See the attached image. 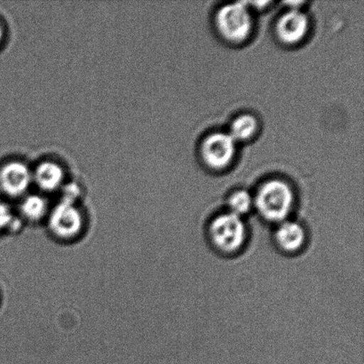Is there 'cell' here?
I'll use <instances>...</instances> for the list:
<instances>
[{
	"instance_id": "7",
	"label": "cell",
	"mask_w": 364,
	"mask_h": 364,
	"mask_svg": "<svg viewBox=\"0 0 364 364\" xmlns=\"http://www.w3.org/2000/svg\"><path fill=\"white\" fill-rule=\"evenodd\" d=\"M309 30V20L299 9H291L280 17L277 24V34L281 41L296 44L305 38Z\"/></svg>"
},
{
	"instance_id": "11",
	"label": "cell",
	"mask_w": 364,
	"mask_h": 364,
	"mask_svg": "<svg viewBox=\"0 0 364 364\" xmlns=\"http://www.w3.org/2000/svg\"><path fill=\"white\" fill-rule=\"evenodd\" d=\"M21 213L30 220H38L48 210V203L41 196L31 195L23 199L21 205Z\"/></svg>"
},
{
	"instance_id": "12",
	"label": "cell",
	"mask_w": 364,
	"mask_h": 364,
	"mask_svg": "<svg viewBox=\"0 0 364 364\" xmlns=\"http://www.w3.org/2000/svg\"><path fill=\"white\" fill-rule=\"evenodd\" d=\"M255 206V198L246 191H238L233 193L228 198V207L230 213L239 217H242L249 213Z\"/></svg>"
},
{
	"instance_id": "9",
	"label": "cell",
	"mask_w": 364,
	"mask_h": 364,
	"mask_svg": "<svg viewBox=\"0 0 364 364\" xmlns=\"http://www.w3.org/2000/svg\"><path fill=\"white\" fill-rule=\"evenodd\" d=\"M33 179L42 191L52 192L60 187L64 181L63 167L55 162L45 161L39 164L32 173Z\"/></svg>"
},
{
	"instance_id": "1",
	"label": "cell",
	"mask_w": 364,
	"mask_h": 364,
	"mask_svg": "<svg viewBox=\"0 0 364 364\" xmlns=\"http://www.w3.org/2000/svg\"><path fill=\"white\" fill-rule=\"evenodd\" d=\"M294 205V193L287 182L267 181L259 188L255 206L259 215L267 221L281 223L287 220Z\"/></svg>"
},
{
	"instance_id": "5",
	"label": "cell",
	"mask_w": 364,
	"mask_h": 364,
	"mask_svg": "<svg viewBox=\"0 0 364 364\" xmlns=\"http://www.w3.org/2000/svg\"><path fill=\"white\" fill-rule=\"evenodd\" d=\"M83 216L70 200L60 203L50 216L49 228L53 235L62 239L76 237L83 228Z\"/></svg>"
},
{
	"instance_id": "4",
	"label": "cell",
	"mask_w": 364,
	"mask_h": 364,
	"mask_svg": "<svg viewBox=\"0 0 364 364\" xmlns=\"http://www.w3.org/2000/svg\"><path fill=\"white\" fill-rule=\"evenodd\" d=\"M201 151L203 161L207 166L213 169H223L234 159L235 141L230 134H210L203 142Z\"/></svg>"
},
{
	"instance_id": "10",
	"label": "cell",
	"mask_w": 364,
	"mask_h": 364,
	"mask_svg": "<svg viewBox=\"0 0 364 364\" xmlns=\"http://www.w3.org/2000/svg\"><path fill=\"white\" fill-rule=\"evenodd\" d=\"M257 127L258 123L255 117L242 115L232 123L230 134L235 141L248 140L256 133Z\"/></svg>"
},
{
	"instance_id": "2",
	"label": "cell",
	"mask_w": 364,
	"mask_h": 364,
	"mask_svg": "<svg viewBox=\"0 0 364 364\" xmlns=\"http://www.w3.org/2000/svg\"><path fill=\"white\" fill-rule=\"evenodd\" d=\"M208 234L218 251L224 255H233L244 247L247 239V228L242 218L228 212L220 214L210 221Z\"/></svg>"
},
{
	"instance_id": "3",
	"label": "cell",
	"mask_w": 364,
	"mask_h": 364,
	"mask_svg": "<svg viewBox=\"0 0 364 364\" xmlns=\"http://www.w3.org/2000/svg\"><path fill=\"white\" fill-rule=\"evenodd\" d=\"M218 30L226 41L232 43L245 41L251 33L252 20L247 3L228 4L218 11Z\"/></svg>"
},
{
	"instance_id": "13",
	"label": "cell",
	"mask_w": 364,
	"mask_h": 364,
	"mask_svg": "<svg viewBox=\"0 0 364 364\" xmlns=\"http://www.w3.org/2000/svg\"><path fill=\"white\" fill-rule=\"evenodd\" d=\"M14 223V216L9 205L0 202V232L6 230Z\"/></svg>"
},
{
	"instance_id": "6",
	"label": "cell",
	"mask_w": 364,
	"mask_h": 364,
	"mask_svg": "<svg viewBox=\"0 0 364 364\" xmlns=\"http://www.w3.org/2000/svg\"><path fill=\"white\" fill-rule=\"evenodd\" d=\"M32 173L25 164L12 161L0 169V188L6 195L16 198L30 188Z\"/></svg>"
},
{
	"instance_id": "8",
	"label": "cell",
	"mask_w": 364,
	"mask_h": 364,
	"mask_svg": "<svg viewBox=\"0 0 364 364\" xmlns=\"http://www.w3.org/2000/svg\"><path fill=\"white\" fill-rule=\"evenodd\" d=\"M277 247L287 253H295L304 247L306 232L301 224L294 220H284L274 232Z\"/></svg>"
},
{
	"instance_id": "14",
	"label": "cell",
	"mask_w": 364,
	"mask_h": 364,
	"mask_svg": "<svg viewBox=\"0 0 364 364\" xmlns=\"http://www.w3.org/2000/svg\"><path fill=\"white\" fill-rule=\"evenodd\" d=\"M4 37V30L1 23H0V43L2 42V39Z\"/></svg>"
}]
</instances>
